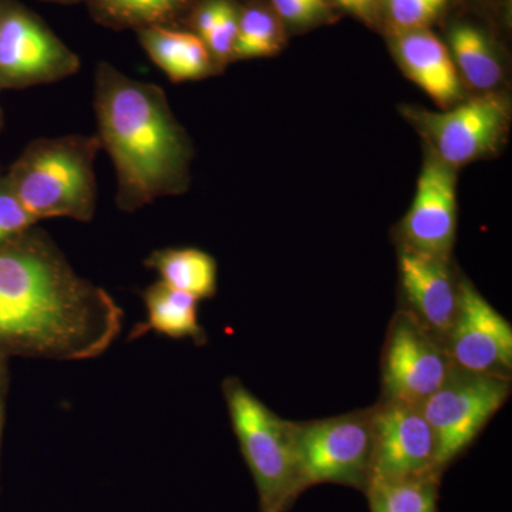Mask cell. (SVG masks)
<instances>
[{"instance_id": "cell-1", "label": "cell", "mask_w": 512, "mask_h": 512, "mask_svg": "<svg viewBox=\"0 0 512 512\" xmlns=\"http://www.w3.org/2000/svg\"><path fill=\"white\" fill-rule=\"evenodd\" d=\"M123 320L113 296L77 274L45 232L33 227L0 245V356L96 359Z\"/></svg>"}, {"instance_id": "cell-2", "label": "cell", "mask_w": 512, "mask_h": 512, "mask_svg": "<svg viewBox=\"0 0 512 512\" xmlns=\"http://www.w3.org/2000/svg\"><path fill=\"white\" fill-rule=\"evenodd\" d=\"M94 111L101 148L117 178V207L134 212L190 184V138L157 84L138 82L110 63L94 76Z\"/></svg>"}, {"instance_id": "cell-3", "label": "cell", "mask_w": 512, "mask_h": 512, "mask_svg": "<svg viewBox=\"0 0 512 512\" xmlns=\"http://www.w3.org/2000/svg\"><path fill=\"white\" fill-rule=\"evenodd\" d=\"M100 148L97 134L37 138L3 174L37 222L49 218L89 222L96 214L94 164Z\"/></svg>"}, {"instance_id": "cell-4", "label": "cell", "mask_w": 512, "mask_h": 512, "mask_svg": "<svg viewBox=\"0 0 512 512\" xmlns=\"http://www.w3.org/2000/svg\"><path fill=\"white\" fill-rule=\"evenodd\" d=\"M229 419L258 493L259 512H286L299 497L292 421L281 419L237 377L222 383Z\"/></svg>"}, {"instance_id": "cell-5", "label": "cell", "mask_w": 512, "mask_h": 512, "mask_svg": "<svg viewBox=\"0 0 512 512\" xmlns=\"http://www.w3.org/2000/svg\"><path fill=\"white\" fill-rule=\"evenodd\" d=\"M298 491L340 484L365 493L372 476V409L293 423Z\"/></svg>"}, {"instance_id": "cell-6", "label": "cell", "mask_w": 512, "mask_h": 512, "mask_svg": "<svg viewBox=\"0 0 512 512\" xmlns=\"http://www.w3.org/2000/svg\"><path fill=\"white\" fill-rule=\"evenodd\" d=\"M510 393V379L454 367L440 389L420 404L436 439V470L440 474L471 446Z\"/></svg>"}, {"instance_id": "cell-7", "label": "cell", "mask_w": 512, "mask_h": 512, "mask_svg": "<svg viewBox=\"0 0 512 512\" xmlns=\"http://www.w3.org/2000/svg\"><path fill=\"white\" fill-rule=\"evenodd\" d=\"M80 59L32 10L13 0L0 6V90L67 79Z\"/></svg>"}, {"instance_id": "cell-8", "label": "cell", "mask_w": 512, "mask_h": 512, "mask_svg": "<svg viewBox=\"0 0 512 512\" xmlns=\"http://www.w3.org/2000/svg\"><path fill=\"white\" fill-rule=\"evenodd\" d=\"M510 103L503 94L481 93L443 111L406 110L430 150L454 170L493 154L507 134Z\"/></svg>"}, {"instance_id": "cell-9", "label": "cell", "mask_w": 512, "mask_h": 512, "mask_svg": "<svg viewBox=\"0 0 512 512\" xmlns=\"http://www.w3.org/2000/svg\"><path fill=\"white\" fill-rule=\"evenodd\" d=\"M454 370L440 340L410 313L392 320L383 352L384 399L421 404L439 390Z\"/></svg>"}, {"instance_id": "cell-10", "label": "cell", "mask_w": 512, "mask_h": 512, "mask_svg": "<svg viewBox=\"0 0 512 512\" xmlns=\"http://www.w3.org/2000/svg\"><path fill=\"white\" fill-rule=\"evenodd\" d=\"M372 423L370 483L439 473L436 439L420 404L384 399L373 407Z\"/></svg>"}, {"instance_id": "cell-11", "label": "cell", "mask_w": 512, "mask_h": 512, "mask_svg": "<svg viewBox=\"0 0 512 512\" xmlns=\"http://www.w3.org/2000/svg\"><path fill=\"white\" fill-rule=\"evenodd\" d=\"M444 348L457 369L510 379L511 323L467 279H460L456 319Z\"/></svg>"}, {"instance_id": "cell-12", "label": "cell", "mask_w": 512, "mask_h": 512, "mask_svg": "<svg viewBox=\"0 0 512 512\" xmlns=\"http://www.w3.org/2000/svg\"><path fill=\"white\" fill-rule=\"evenodd\" d=\"M456 170L429 148L412 207L400 224L402 248L450 258L456 241Z\"/></svg>"}, {"instance_id": "cell-13", "label": "cell", "mask_w": 512, "mask_h": 512, "mask_svg": "<svg viewBox=\"0 0 512 512\" xmlns=\"http://www.w3.org/2000/svg\"><path fill=\"white\" fill-rule=\"evenodd\" d=\"M399 272L404 311L444 345L460 301V281L451 271L450 258L400 248Z\"/></svg>"}, {"instance_id": "cell-14", "label": "cell", "mask_w": 512, "mask_h": 512, "mask_svg": "<svg viewBox=\"0 0 512 512\" xmlns=\"http://www.w3.org/2000/svg\"><path fill=\"white\" fill-rule=\"evenodd\" d=\"M393 52L404 74L440 109L464 100V83L443 40L430 29L393 35Z\"/></svg>"}, {"instance_id": "cell-15", "label": "cell", "mask_w": 512, "mask_h": 512, "mask_svg": "<svg viewBox=\"0 0 512 512\" xmlns=\"http://www.w3.org/2000/svg\"><path fill=\"white\" fill-rule=\"evenodd\" d=\"M148 57L174 83L191 82L211 76L217 69L210 50L191 30L174 26H151L137 32Z\"/></svg>"}, {"instance_id": "cell-16", "label": "cell", "mask_w": 512, "mask_h": 512, "mask_svg": "<svg viewBox=\"0 0 512 512\" xmlns=\"http://www.w3.org/2000/svg\"><path fill=\"white\" fill-rule=\"evenodd\" d=\"M146 319L131 330L130 340L140 339L146 333L168 336L171 339H192L205 342V332L198 316V299L177 291L158 281L143 292Z\"/></svg>"}, {"instance_id": "cell-17", "label": "cell", "mask_w": 512, "mask_h": 512, "mask_svg": "<svg viewBox=\"0 0 512 512\" xmlns=\"http://www.w3.org/2000/svg\"><path fill=\"white\" fill-rule=\"evenodd\" d=\"M448 50L461 82L477 92L491 93L503 82V64L484 30L460 22L448 30Z\"/></svg>"}, {"instance_id": "cell-18", "label": "cell", "mask_w": 512, "mask_h": 512, "mask_svg": "<svg viewBox=\"0 0 512 512\" xmlns=\"http://www.w3.org/2000/svg\"><path fill=\"white\" fill-rule=\"evenodd\" d=\"M144 264L157 272L163 284L188 293L198 301L210 299L217 293V261L201 249H158L148 255Z\"/></svg>"}, {"instance_id": "cell-19", "label": "cell", "mask_w": 512, "mask_h": 512, "mask_svg": "<svg viewBox=\"0 0 512 512\" xmlns=\"http://www.w3.org/2000/svg\"><path fill=\"white\" fill-rule=\"evenodd\" d=\"M197 0H86L93 19L113 30L174 26Z\"/></svg>"}, {"instance_id": "cell-20", "label": "cell", "mask_w": 512, "mask_h": 512, "mask_svg": "<svg viewBox=\"0 0 512 512\" xmlns=\"http://www.w3.org/2000/svg\"><path fill=\"white\" fill-rule=\"evenodd\" d=\"M439 473L372 481L365 493L370 512H439Z\"/></svg>"}, {"instance_id": "cell-21", "label": "cell", "mask_w": 512, "mask_h": 512, "mask_svg": "<svg viewBox=\"0 0 512 512\" xmlns=\"http://www.w3.org/2000/svg\"><path fill=\"white\" fill-rule=\"evenodd\" d=\"M284 30L274 10L261 3L239 9L238 33L232 59L271 57L281 52Z\"/></svg>"}, {"instance_id": "cell-22", "label": "cell", "mask_w": 512, "mask_h": 512, "mask_svg": "<svg viewBox=\"0 0 512 512\" xmlns=\"http://www.w3.org/2000/svg\"><path fill=\"white\" fill-rule=\"evenodd\" d=\"M451 0H383L387 23L396 33L429 29Z\"/></svg>"}, {"instance_id": "cell-23", "label": "cell", "mask_w": 512, "mask_h": 512, "mask_svg": "<svg viewBox=\"0 0 512 512\" xmlns=\"http://www.w3.org/2000/svg\"><path fill=\"white\" fill-rule=\"evenodd\" d=\"M239 8L234 0H224L217 23L210 35L205 37V46L210 50L217 67L228 63L234 56L235 40L238 33Z\"/></svg>"}, {"instance_id": "cell-24", "label": "cell", "mask_w": 512, "mask_h": 512, "mask_svg": "<svg viewBox=\"0 0 512 512\" xmlns=\"http://www.w3.org/2000/svg\"><path fill=\"white\" fill-rule=\"evenodd\" d=\"M36 224L35 218L30 217L10 190L5 174H0V245L19 237Z\"/></svg>"}, {"instance_id": "cell-25", "label": "cell", "mask_w": 512, "mask_h": 512, "mask_svg": "<svg viewBox=\"0 0 512 512\" xmlns=\"http://www.w3.org/2000/svg\"><path fill=\"white\" fill-rule=\"evenodd\" d=\"M271 9L281 22L293 26L315 25L330 16L326 0H271Z\"/></svg>"}, {"instance_id": "cell-26", "label": "cell", "mask_w": 512, "mask_h": 512, "mask_svg": "<svg viewBox=\"0 0 512 512\" xmlns=\"http://www.w3.org/2000/svg\"><path fill=\"white\" fill-rule=\"evenodd\" d=\"M333 2L370 25L376 22L379 15L380 0H333Z\"/></svg>"}, {"instance_id": "cell-27", "label": "cell", "mask_w": 512, "mask_h": 512, "mask_svg": "<svg viewBox=\"0 0 512 512\" xmlns=\"http://www.w3.org/2000/svg\"><path fill=\"white\" fill-rule=\"evenodd\" d=\"M5 387L6 384L0 386V450H2V430L3 420H5Z\"/></svg>"}, {"instance_id": "cell-28", "label": "cell", "mask_w": 512, "mask_h": 512, "mask_svg": "<svg viewBox=\"0 0 512 512\" xmlns=\"http://www.w3.org/2000/svg\"><path fill=\"white\" fill-rule=\"evenodd\" d=\"M6 376H8V372H6L5 357L0 356V386L6 384Z\"/></svg>"}, {"instance_id": "cell-29", "label": "cell", "mask_w": 512, "mask_h": 512, "mask_svg": "<svg viewBox=\"0 0 512 512\" xmlns=\"http://www.w3.org/2000/svg\"><path fill=\"white\" fill-rule=\"evenodd\" d=\"M43 2L56 3V5H77V3H86V0H43Z\"/></svg>"}, {"instance_id": "cell-30", "label": "cell", "mask_w": 512, "mask_h": 512, "mask_svg": "<svg viewBox=\"0 0 512 512\" xmlns=\"http://www.w3.org/2000/svg\"><path fill=\"white\" fill-rule=\"evenodd\" d=\"M3 127V111L0 109V130H2Z\"/></svg>"}, {"instance_id": "cell-31", "label": "cell", "mask_w": 512, "mask_h": 512, "mask_svg": "<svg viewBox=\"0 0 512 512\" xmlns=\"http://www.w3.org/2000/svg\"><path fill=\"white\" fill-rule=\"evenodd\" d=\"M0 6H2V0H0Z\"/></svg>"}, {"instance_id": "cell-32", "label": "cell", "mask_w": 512, "mask_h": 512, "mask_svg": "<svg viewBox=\"0 0 512 512\" xmlns=\"http://www.w3.org/2000/svg\"><path fill=\"white\" fill-rule=\"evenodd\" d=\"M0 174H2V173H0Z\"/></svg>"}]
</instances>
